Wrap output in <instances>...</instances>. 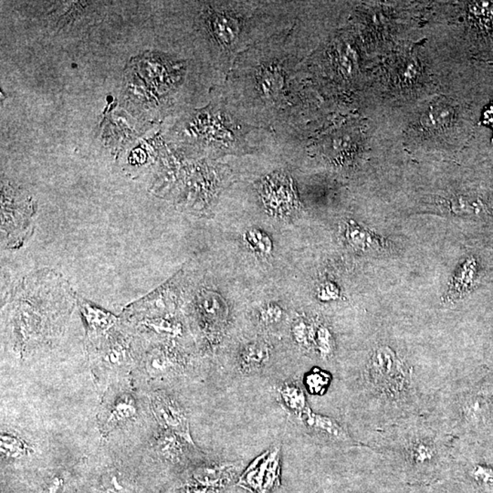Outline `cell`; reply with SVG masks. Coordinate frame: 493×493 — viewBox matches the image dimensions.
I'll list each match as a JSON object with an SVG mask.
<instances>
[{"label":"cell","mask_w":493,"mask_h":493,"mask_svg":"<svg viewBox=\"0 0 493 493\" xmlns=\"http://www.w3.org/2000/svg\"><path fill=\"white\" fill-rule=\"evenodd\" d=\"M63 485V480L59 477H54L53 479L48 483L46 488V493H57L60 491L61 486Z\"/></svg>","instance_id":"31"},{"label":"cell","mask_w":493,"mask_h":493,"mask_svg":"<svg viewBox=\"0 0 493 493\" xmlns=\"http://www.w3.org/2000/svg\"><path fill=\"white\" fill-rule=\"evenodd\" d=\"M102 487L107 493H131V486L119 471L111 470L102 478Z\"/></svg>","instance_id":"22"},{"label":"cell","mask_w":493,"mask_h":493,"mask_svg":"<svg viewBox=\"0 0 493 493\" xmlns=\"http://www.w3.org/2000/svg\"><path fill=\"white\" fill-rule=\"evenodd\" d=\"M174 299L172 288L167 284L146 298L133 303L125 312L130 317H139L141 320L158 319L174 310Z\"/></svg>","instance_id":"2"},{"label":"cell","mask_w":493,"mask_h":493,"mask_svg":"<svg viewBox=\"0 0 493 493\" xmlns=\"http://www.w3.org/2000/svg\"><path fill=\"white\" fill-rule=\"evenodd\" d=\"M330 383L328 373L314 370L305 376V385L312 395H321Z\"/></svg>","instance_id":"23"},{"label":"cell","mask_w":493,"mask_h":493,"mask_svg":"<svg viewBox=\"0 0 493 493\" xmlns=\"http://www.w3.org/2000/svg\"><path fill=\"white\" fill-rule=\"evenodd\" d=\"M447 204L452 212L458 214H477L485 208L480 198L464 195L449 198Z\"/></svg>","instance_id":"19"},{"label":"cell","mask_w":493,"mask_h":493,"mask_svg":"<svg viewBox=\"0 0 493 493\" xmlns=\"http://www.w3.org/2000/svg\"><path fill=\"white\" fill-rule=\"evenodd\" d=\"M136 415L137 407L133 398L129 395H122L116 398L107 410L103 419V430L105 433L111 431L118 425L127 423L136 418Z\"/></svg>","instance_id":"6"},{"label":"cell","mask_w":493,"mask_h":493,"mask_svg":"<svg viewBox=\"0 0 493 493\" xmlns=\"http://www.w3.org/2000/svg\"><path fill=\"white\" fill-rule=\"evenodd\" d=\"M1 453L8 459H18L29 453L30 448L20 437L11 435H2L0 442Z\"/></svg>","instance_id":"20"},{"label":"cell","mask_w":493,"mask_h":493,"mask_svg":"<svg viewBox=\"0 0 493 493\" xmlns=\"http://www.w3.org/2000/svg\"><path fill=\"white\" fill-rule=\"evenodd\" d=\"M151 407L153 414L165 430L172 431L186 443L195 446L188 416L176 399L167 394L156 393L151 397Z\"/></svg>","instance_id":"1"},{"label":"cell","mask_w":493,"mask_h":493,"mask_svg":"<svg viewBox=\"0 0 493 493\" xmlns=\"http://www.w3.org/2000/svg\"><path fill=\"white\" fill-rule=\"evenodd\" d=\"M466 16L478 37L493 38V1L467 2Z\"/></svg>","instance_id":"4"},{"label":"cell","mask_w":493,"mask_h":493,"mask_svg":"<svg viewBox=\"0 0 493 493\" xmlns=\"http://www.w3.org/2000/svg\"><path fill=\"white\" fill-rule=\"evenodd\" d=\"M338 296V289L335 284L326 283L321 287L319 297L324 301H330Z\"/></svg>","instance_id":"30"},{"label":"cell","mask_w":493,"mask_h":493,"mask_svg":"<svg viewBox=\"0 0 493 493\" xmlns=\"http://www.w3.org/2000/svg\"><path fill=\"white\" fill-rule=\"evenodd\" d=\"M181 440L185 442L172 431L165 430L156 440V448H158V452L167 461H177L181 458L183 453Z\"/></svg>","instance_id":"17"},{"label":"cell","mask_w":493,"mask_h":493,"mask_svg":"<svg viewBox=\"0 0 493 493\" xmlns=\"http://www.w3.org/2000/svg\"><path fill=\"white\" fill-rule=\"evenodd\" d=\"M475 274V262L473 260H468L465 264L461 266V269H459L457 274L452 278L447 299L453 301V300L458 299L466 293L468 288L473 284Z\"/></svg>","instance_id":"12"},{"label":"cell","mask_w":493,"mask_h":493,"mask_svg":"<svg viewBox=\"0 0 493 493\" xmlns=\"http://www.w3.org/2000/svg\"><path fill=\"white\" fill-rule=\"evenodd\" d=\"M473 476L483 485H493V470L491 468L478 465L473 470Z\"/></svg>","instance_id":"29"},{"label":"cell","mask_w":493,"mask_h":493,"mask_svg":"<svg viewBox=\"0 0 493 493\" xmlns=\"http://www.w3.org/2000/svg\"><path fill=\"white\" fill-rule=\"evenodd\" d=\"M483 122L493 129V104L486 110L485 117H483Z\"/></svg>","instance_id":"32"},{"label":"cell","mask_w":493,"mask_h":493,"mask_svg":"<svg viewBox=\"0 0 493 493\" xmlns=\"http://www.w3.org/2000/svg\"><path fill=\"white\" fill-rule=\"evenodd\" d=\"M145 324L149 329L154 330L158 333H163V335H179L181 333V326L179 324L165 320L163 318L146 321Z\"/></svg>","instance_id":"25"},{"label":"cell","mask_w":493,"mask_h":493,"mask_svg":"<svg viewBox=\"0 0 493 493\" xmlns=\"http://www.w3.org/2000/svg\"><path fill=\"white\" fill-rule=\"evenodd\" d=\"M302 421L312 430H316L318 433H323L333 437V439L339 440H347V434H346L342 425H340L338 421L335 419L329 418L316 413L312 412L310 409L302 415Z\"/></svg>","instance_id":"8"},{"label":"cell","mask_w":493,"mask_h":493,"mask_svg":"<svg viewBox=\"0 0 493 493\" xmlns=\"http://www.w3.org/2000/svg\"><path fill=\"white\" fill-rule=\"evenodd\" d=\"M173 367L172 358L162 349H154L146 355L143 361V369L152 378H158L167 375Z\"/></svg>","instance_id":"13"},{"label":"cell","mask_w":493,"mask_h":493,"mask_svg":"<svg viewBox=\"0 0 493 493\" xmlns=\"http://www.w3.org/2000/svg\"><path fill=\"white\" fill-rule=\"evenodd\" d=\"M258 88L262 96L274 97L283 87V75L277 66L266 67L258 73Z\"/></svg>","instance_id":"15"},{"label":"cell","mask_w":493,"mask_h":493,"mask_svg":"<svg viewBox=\"0 0 493 493\" xmlns=\"http://www.w3.org/2000/svg\"><path fill=\"white\" fill-rule=\"evenodd\" d=\"M283 310L278 305H269L260 312V321L265 324H274L283 318Z\"/></svg>","instance_id":"28"},{"label":"cell","mask_w":493,"mask_h":493,"mask_svg":"<svg viewBox=\"0 0 493 493\" xmlns=\"http://www.w3.org/2000/svg\"><path fill=\"white\" fill-rule=\"evenodd\" d=\"M207 32L220 47L231 48L238 41L243 23L240 18L231 12L219 9L207 12Z\"/></svg>","instance_id":"3"},{"label":"cell","mask_w":493,"mask_h":493,"mask_svg":"<svg viewBox=\"0 0 493 493\" xmlns=\"http://www.w3.org/2000/svg\"><path fill=\"white\" fill-rule=\"evenodd\" d=\"M128 360V349L121 342L106 346L100 355V363L107 369H122Z\"/></svg>","instance_id":"18"},{"label":"cell","mask_w":493,"mask_h":493,"mask_svg":"<svg viewBox=\"0 0 493 493\" xmlns=\"http://www.w3.org/2000/svg\"><path fill=\"white\" fill-rule=\"evenodd\" d=\"M245 241L254 252L262 256H268L272 250L271 238L259 229H251L245 234Z\"/></svg>","instance_id":"21"},{"label":"cell","mask_w":493,"mask_h":493,"mask_svg":"<svg viewBox=\"0 0 493 493\" xmlns=\"http://www.w3.org/2000/svg\"><path fill=\"white\" fill-rule=\"evenodd\" d=\"M283 405L300 418L309 409L305 392L295 383H286L280 390Z\"/></svg>","instance_id":"14"},{"label":"cell","mask_w":493,"mask_h":493,"mask_svg":"<svg viewBox=\"0 0 493 493\" xmlns=\"http://www.w3.org/2000/svg\"><path fill=\"white\" fill-rule=\"evenodd\" d=\"M454 115V110L450 104L445 102L435 103L431 104L421 115L419 124L425 133H440L452 124Z\"/></svg>","instance_id":"5"},{"label":"cell","mask_w":493,"mask_h":493,"mask_svg":"<svg viewBox=\"0 0 493 493\" xmlns=\"http://www.w3.org/2000/svg\"><path fill=\"white\" fill-rule=\"evenodd\" d=\"M79 307L91 335L106 333L115 326L117 321L110 312L96 307L84 299L79 300Z\"/></svg>","instance_id":"7"},{"label":"cell","mask_w":493,"mask_h":493,"mask_svg":"<svg viewBox=\"0 0 493 493\" xmlns=\"http://www.w3.org/2000/svg\"><path fill=\"white\" fill-rule=\"evenodd\" d=\"M269 452H271V450L260 456L250 465V467L248 468V470L245 471L243 477H241V485L251 489L254 492L262 493L266 468H267L269 459Z\"/></svg>","instance_id":"9"},{"label":"cell","mask_w":493,"mask_h":493,"mask_svg":"<svg viewBox=\"0 0 493 493\" xmlns=\"http://www.w3.org/2000/svg\"><path fill=\"white\" fill-rule=\"evenodd\" d=\"M314 342L321 357H327L332 354L333 340L329 329L326 326L318 327L316 332L314 333Z\"/></svg>","instance_id":"24"},{"label":"cell","mask_w":493,"mask_h":493,"mask_svg":"<svg viewBox=\"0 0 493 493\" xmlns=\"http://www.w3.org/2000/svg\"><path fill=\"white\" fill-rule=\"evenodd\" d=\"M345 237L355 250L366 251L381 247L378 238L352 220L346 224Z\"/></svg>","instance_id":"10"},{"label":"cell","mask_w":493,"mask_h":493,"mask_svg":"<svg viewBox=\"0 0 493 493\" xmlns=\"http://www.w3.org/2000/svg\"><path fill=\"white\" fill-rule=\"evenodd\" d=\"M435 456V450L430 445L424 442L416 444L411 450V458L414 463L424 466L430 463Z\"/></svg>","instance_id":"26"},{"label":"cell","mask_w":493,"mask_h":493,"mask_svg":"<svg viewBox=\"0 0 493 493\" xmlns=\"http://www.w3.org/2000/svg\"><path fill=\"white\" fill-rule=\"evenodd\" d=\"M293 335L299 345L308 346L312 340H314V333L305 321H297L293 326Z\"/></svg>","instance_id":"27"},{"label":"cell","mask_w":493,"mask_h":493,"mask_svg":"<svg viewBox=\"0 0 493 493\" xmlns=\"http://www.w3.org/2000/svg\"><path fill=\"white\" fill-rule=\"evenodd\" d=\"M269 359L267 345L262 342H253L245 347L241 357V369L245 372L260 369Z\"/></svg>","instance_id":"16"},{"label":"cell","mask_w":493,"mask_h":493,"mask_svg":"<svg viewBox=\"0 0 493 493\" xmlns=\"http://www.w3.org/2000/svg\"><path fill=\"white\" fill-rule=\"evenodd\" d=\"M399 361L390 348H379L373 354L371 363L373 378L378 381V378H388L391 373H395L399 367Z\"/></svg>","instance_id":"11"}]
</instances>
